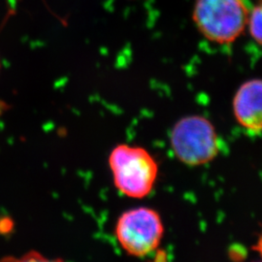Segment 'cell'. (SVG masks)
Here are the masks:
<instances>
[{"label": "cell", "mask_w": 262, "mask_h": 262, "mask_svg": "<svg viewBox=\"0 0 262 262\" xmlns=\"http://www.w3.org/2000/svg\"><path fill=\"white\" fill-rule=\"evenodd\" d=\"M253 7L251 0H197L193 20L209 41L230 44L245 30Z\"/></svg>", "instance_id": "6da1fadb"}, {"label": "cell", "mask_w": 262, "mask_h": 262, "mask_svg": "<svg viewBox=\"0 0 262 262\" xmlns=\"http://www.w3.org/2000/svg\"><path fill=\"white\" fill-rule=\"evenodd\" d=\"M115 187L131 198H144L151 192L159 174L156 159L146 149L118 145L109 157Z\"/></svg>", "instance_id": "7a4b0ae2"}, {"label": "cell", "mask_w": 262, "mask_h": 262, "mask_svg": "<svg viewBox=\"0 0 262 262\" xmlns=\"http://www.w3.org/2000/svg\"><path fill=\"white\" fill-rule=\"evenodd\" d=\"M170 145L175 157L188 166L211 162L220 150L215 126L205 117L198 115L184 117L174 124Z\"/></svg>", "instance_id": "3957f363"}, {"label": "cell", "mask_w": 262, "mask_h": 262, "mask_svg": "<svg viewBox=\"0 0 262 262\" xmlns=\"http://www.w3.org/2000/svg\"><path fill=\"white\" fill-rule=\"evenodd\" d=\"M164 226L159 213L148 207L124 212L116 225L117 240L132 256L143 257L154 253L162 240Z\"/></svg>", "instance_id": "277c9868"}, {"label": "cell", "mask_w": 262, "mask_h": 262, "mask_svg": "<svg viewBox=\"0 0 262 262\" xmlns=\"http://www.w3.org/2000/svg\"><path fill=\"white\" fill-rule=\"evenodd\" d=\"M262 83L253 79L244 83L233 98V112L238 123L253 134H259L262 124Z\"/></svg>", "instance_id": "5b68a950"}, {"label": "cell", "mask_w": 262, "mask_h": 262, "mask_svg": "<svg viewBox=\"0 0 262 262\" xmlns=\"http://www.w3.org/2000/svg\"><path fill=\"white\" fill-rule=\"evenodd\" d=\"M261 5L257 4L253 6L251 11L248 27L251 33V36L257 43V45H261Z\"/></svg>", "instance_id": "8992f818"}]
</instances>
